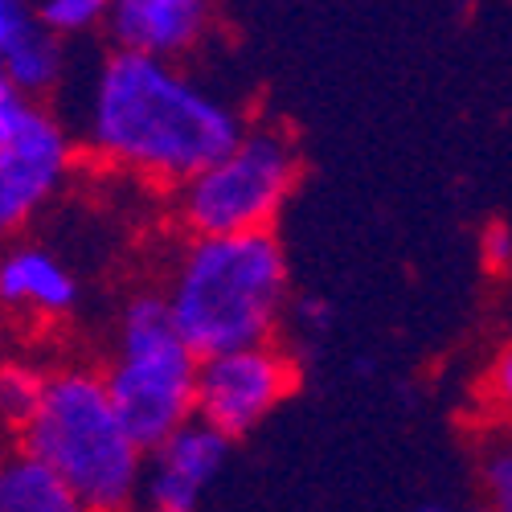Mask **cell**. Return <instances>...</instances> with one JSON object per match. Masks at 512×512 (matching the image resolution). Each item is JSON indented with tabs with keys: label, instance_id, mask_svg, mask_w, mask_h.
<instances>
[{
	"label": "cell",
	"instance_id": "d6986e66",
	"mask_svg": "<svg viewBox=\"0 0 512 512\" xmlns=\"http://www.w3.org/2000/svg\"><path fill=\"white\" fill-rule=\"evenodd\" d=\"M422 512H443V508H422Z\"/></svg>",
	"mask_w": 512,
	"mask_h": 512
},
{
	"label": "cell",
	"instance_id": "5bb4252c",
	"mask_svg": "<svg viewBox=\"0 0 512 512\" xmlns=\"http://www.w3.org/2000/svg\"><path fill=\"white\" fill-rule=\"evenodd\" d=\"M480 484L492 512H512V431L496 426L488 435L480 451Z\"/></svg>",
	"mask_w": 512,
	"mask_h": 512
},
{
	"label": "cell",
	"instance_id": "277c9868",
	"mask_svg": "<svg viewBox=\"0 0 512 512\" xmlns=\"http://www.w3.org/2000/svg\"><path fill=\"white\" fill-rule=\"evenodd\" d=\"M201 357L185 345L160 291H140L123 304L115 357L103 369L107 394L132 439L152 455L197 418Z\"/></svg>",
	"mask_w": 512,
	"mask_h": 512
},
{
	"label": "cell",
	"instance_id": "6da1fadb",
	"mask_svg": "<svg viewBox=\"0 0 512 512\" xmlns=\"http://www.w3.org/2000/svg\"><path fill=\"white\" fill-rule=\"evenodd\" d=\"M242 132V115L177 62L107 50L91 78L78 140L119 173L177 193L218 164Z\"/></svg>",
	"mask_w": 512,
	"mask_h": 512
},
{
	"label": "cell",
	"instance_id": "3957f363",
	"mask_svg": "<svg viewBox=\"0 0 512 512\" xmlns=\"http://www.w3.org/2000/svg\"><path fill=\"white\" fill-rule=\"evenodd\" d=\"M13 439L21 455L54 467L91 512L140 508L148 451L119 418L103 373L87 365L50 369L46 394Z\"/></svg>",
	"mask_w": 512,
	"mask_h": 512
},
{
	"label": "cell",
	"instance_id": "4fadbf2b",
	"mask_svg": "<svg viewBox=\"0 0 512 512\" xmlns=\"http://www.w3.org/2000/svg\"><path fill=\"white\" fill-rule=\"evenodd\" d=\"M111 0H37V13L62 41H78L107 29Z\"/></svg>",
	"mask_w": 512,
	"mask_h": 512
},
{
	"label": "cell",
	"instance_id": "9c48e42d",
	"mask_svg": "<svg viewBox=\"0 0 512 512\" xmlns=\"http://www.w3.org/2000/svg\"><path fill=\"white\" fill-rule=\"evenodd\" d=\"M230 447L234 443L213 431V426H205L201 418L181 426L173 439L160 443L148 455L140 508H148V512H197L205 484L226 467Z\"/></svg>",
	"mask_w": 512,
	"mask_h": 512
},
{
	"label": "cell",
	"instance_id": "9a60e30c",
	"mask_svg": "<svg viewBox=\"0 0 512 512\" xmlns=\"http://www.w3.org/2000/svg\"><path fill=\"white\" fill-rule=\"evenodd\" d=\"M41 394H46V373L25 365V361H9L5 373H0V406H5L9 426H17L37 410Z\"/></svg>",
	"mask_w": 512,
	"mask_h": 512
},
{
	"label": "cell",
	"instance_id": "ac0fdd59",
	"mask_svg": "<svg viewBox=\"0 0 512 512\" xmlns=\"http://www.w3.org/2000/svg\"><path fill=\"white\" fill-rule=\"evenodd\" d=\"M291 320L300 324L308 336H324V332H332L336 312H332V304H328V300H316V295H304V300H295V304H291Z\"/></svg>",
	"mask_w": 512,
	"mask_h": 512
},
{
	"label": "cell",
	"instance_id": "44dd1931",
	"mask_svg": "<svg viewBox=\"0 0 512 512\" xmlns=\"http://www.w3.org/2000/svg\"><path fill=\"white\" fill-rule=\"evenodd\" d=\"M484 512H492V508H484Z\"/></svg>",
	"mask_w": 512,
	"mask_h": 512
},
{
	"label": "cell",
	"instance_id": "8fae6325",
	"mask_svg": "<svg viewBox=\"0 0 512 512\" xmlns=\"http://www.w3.org/2000/svg\"><path fill=\"white\" fill-rule=\"evenodd\" d=\"M0 300L13 312L66 316L78 304V279L54 250L21 242L0 259Z\"/></svg>",
	"mask_w": 512,
	"mask_h": 512
},
{
	"label": "cell",
	"instance_id": "7a4b0ae2",
	"mask_svg": "<svg viewBox=\"0 0 512 512\" xmlns=\"http://www.w3.org/2000/svg\"><path fill=\"white\" fill-rule=\"evenodd\" d=\"M287 283V254L275 230L189 238L164 300L185 345L205 361L271 345L287 312Z\"/></svg>",
	"mask_w": 512,
	"mask_h": 512
},
{
	"label": "cell",
	"instance_id": "5b68a950",
	"mask_svg": "<svg viewBox=\"0 0 512 512\" xmlns=\"http://www.w3.org/2000/svg\"><path fill=\"white\" fill-rule=\"evenodd\" d=\"M304 177V148L287 123H246L242 140L173 193V218L189 238L267 234Z\"/></svg>",
	"mask_w": 512,
	"mask_h": 512
},
{
	"label": "cell",
	"instance_id": "ffe728a7",
	"mask_svg": "<svg viewBox=\"0 0 512 512\" xmlns=\"http://www.w3.org/2000/svg\"><path fill=\"white\" fill-rule=\"evenodd\" d=\"M132 512H148V508H132Z\"/></svg>",
	"mask_w": 512,
	"mask_h": 512
},
{
	"label": "cell",
	"instance_id": "ba28073f",
	"mask_svg": "<svg viewBox=\"0 0 512 512\" xmlns=\"http://www.w3.org/2000/svg\"><path fill=\"white\" fill-rule=\"evenodd\" d=\"M213 29L218 17L205 0H111L103 33L107 50L181 62L205 46Z\"/></svg>",
	"mask_w": 512,
	"mask_h": 512
},
{
	"label": "cell",
	"instance_id": "30bf717a",
	"mask_svg": "<svg viewBox=\"0 0 512 512\" xmlns=\"http://www.w3.org/2000/svg\"><path fill=\"white\" fill-rule=\"evenodd\" d=\"M70 66V41H62L41 21L33 0L0 5V82H9L25 99L50 103Z\"/></svg>",
	"mask_w": 512,
	"mask_h": 512
},
{
	"label": "cell",
	"instance_id": "2e32d148",
	"mask_svg": "<svg viewBox=\"0 0 512 512\" xmlns=\"http://www.w3.org/2000/svg\"><path fill=\"white\" fill-rule=\"evenodd\" d=\"M480 402L500 431H512V340H504L496 357L488 361L480 377Z\"/></svg>",
	"mask_w": 512,
	"mask_h": 512
},
{
	"label": "cell",
	"instance_id": "52a82bcc",
	"mask_svg": "<svg viewBox=\"0 0 512 512\" xmlns=\"http://www.w3.org/2000/svg\"><path fill=\"white\" fill-rule=\"evenodd\" d=\"M300 377V361L279 340L259 349L205 357L197 373V418L238 443L300 390Z\"/></svg>",
	"mask_w": 512,
	"mask_h": 512
},
{
	"label": "cell",
	"instance_id": "e0dca14e",
	"mask_svg": "<svg viewBox=\"0 0 512 512\" xmlns=\"http://www.w3.org/2000/svg\"><path fill=\"white\" fill-rule=\"evenodd\" d=\"M480 263L488 275H508L512 271V226L508 222H488L480 234Z\"/></svg>",
	"mask_w": 512,
	"mask_h": 512
},
{
	"label": "cell",
	"instance_id": "7c38bea8",
	"mask_svg": "<svg viewBox=\"0 0 512 512\" xmlns=\"http://www.w3.org/2000/svg\"><path fill=\"white\" fill-rule=\"evenodd\" d=\"M0 512H91L82 496L41 459L13 451L0 467Z\"/></svg>",
	"mask_w": 512,
	"mask_h": 512
},
{
	"label": "cell",
	"instance_id": "8992f818",
	"mask_svg": "<svg viewBox=\"0 0 512 512\" xmlns=\"http://www.w3.org/2000/svg\"><path fill=\"white\" fill-rule=\"evenodd\" d=\"M74 156L66 119L0 82V226L13 234L33 222L62 193Z\"/></svg>",
	"mask_w": 512,
	"mask_h": 512
}]
</instances>
